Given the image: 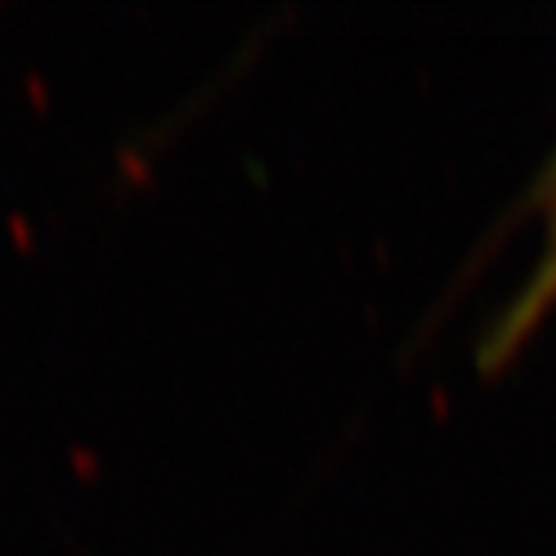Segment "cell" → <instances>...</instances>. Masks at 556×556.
I'll return each instance as SVG.
<instances>
[{"mask_svg": "<svg viewBox=\"0 0 556 556\" xmlns=\"http://www.w3.org/2000/svg\"><path fill=\"white\" fill-rule=\"evenodd\" d=\"M556 307V228L546 231V247L539 253L535 271L517 289L506 311L492 321L488 337L481 340V369H503L514 358L531 332L542 326V318Z\"/></svg>", "mask_w": 556, "mask_h": 556, "instance_id": "1", "label": "cell"}, {"mask_svg": "<svg viewBox=\"0 0 556 556\" xmlns=\"http://www.w3.org/2000/svg\"><path fill=\"white\" fill-rule=\"evenodd\" d=\"M531 199H535L539 210L546 214L549 228H556V149H553V155H549V163L542 166L539 181H535V188H531ZM549 228H546V231H549Z\"/></svg>", "mask_w": 556, "mask_h": 556, "instance_id": "2", "label": "cell"}]
</instances>
